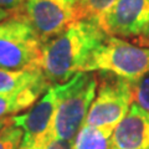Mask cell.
<instances>
[{
    "label": "cell",
    "instance_id": "6da1fadb",
    "mask_svg": "<svg viewBox=\"0 0 149 149\" xmlns=\"http://www.w3.org/2000/svg\"><path fill=\"white\" fill-rule=\"evenodd\" d=\"M107 39L93 20H77L42 45L40 70L51 85L70 81L83 72L91 55Z\"/></svg>",
    "mask_w": 149,
    "mask_h": 149
},
{
    "label": "cell",
    "instance_id": "7a4b0ae2",
    "mask_svg": "<svg viewBox=\"0 0 149 149\" xmlns=\"http://www.w3.org/2000/svg\"><path fill=\"white\" fill-rule=\"evenodd\" d=\"M97 85V78L91 72H78L67 82L52 85L56 107L49 127L51 138L74 141L96 97Z\"/></svg>",
    "mask_w": 149,
    "mask_h": 149
},
{
    "label": "cell",
    "instance_id": "3957f363",
    "mask_svg": "<svg viewBox=\"0 0 149 149\" xmlns=\"http://www.w3.org/2000/svg\"><path fill=\"white\" fill-rule=\"evenodd\" d=\"M93 71L108 72L133 83L149 72V49L107 36L93 51L83 70V72Z\"/></svg>",
    "mask_w": 149,
    "mask_h": 149
},
{
    "label": "cell",
    "instance_id": "277c9868",
    "mask_svg": "<svg viewBox=\"0 0 149 149\" xmlns=\"http://www.w3.org/2000/svg\"><path fill=\"white\" fill-rule=\"evenodd\" d=\"M42 45L32 26L14 13L0 22V68L40 70Z\"/></svg>",
    "mask_w": 149,
    "mask_h": 149
},
{
    "label": "cell",
    "instance_id": "5b68a950",
    "mask_svg": "<svg viewBox=\"0 0 149 149\" xmlns=\"http://www.w3.org/2000/svg\"><path fill=\"white\" fill-rule=\"evenodd\" d=\"M101 82L83 124L116 129L133 103L132 83L108 72H101Z\"/></svg>",
    "mask_w": 149,
    "mask_h": 149
},
{
    "label": "cell",
    "instance_id": "8992f818",
    "mask_svg": "<svg viewBox=\"0 0 149 149\" xmlns=\"http://www.w3.org/2000/svg\"><path fill=\"white\" fill-rule=\"evenodd\" d=\"M15 14L32 26L42 42L60 35L78 19V0H25Z\"/></svg>",
    "mask_w": 149,
    "mask_h": 149
},
{
    "label": "cell",
    "instance_id": "52a82bcc",
    "mask_svg": "<svg viewBox=\"0 0 149 149\" xmlns=\"http://www.w3.org/2000/svg\"><path fill=\"white\" fill-rule=\"evenodd\" d=\"M95 21L107 36L138 37L149 27V0H116Z\"/></svg>",
    "mask_w": 149,
    "mask_h": 149
},
{
    "label": "cell",
    "instance_id": "ba28073f",
    "mask_svg": "<svg viewBox=\"0 0 149 149\" xmlns=\"http://www.w3.org/2000/svg\"><path fill=\"white\" fill-rule=\"evenodd\" d=\"M56 107V92L51 85L36 103L25 113L10 117L11 123L24 132L20 147H29L49 133V127Z\"/></svg>",
    "mask_w": 149,
    "mask_h": 149
},
{
    "label": "cell",
    "instance_id": "9c48e42d",
    "mask_svg": "<svg viewBox=\"0 0 149 149\" xmlns=\"http://www.w3.org/2000/svg\"><path fill=\"white\" fill-rule=\"evenodd\" d=\"M112 149H149V111L133 102L113 130Z\"/></svg>",
    "mask_w": 149,
    "mask_h": 149
},
{
    "label": "cell",
    "instance_id": "30bf717a",
    "mask_svg": "<svg viewBox=\"0 0 149 149\" xmlns=\"http://www.w3.org/2000/svg\"><path fill=\"white\" fill-rule=\"evenodd\" d=\"M51 83L46 80L41 70H5L0 68V93H13L34 87L49 88Z\"/></svg>",
    "mask_w": 149,
    "mask_h": 149
},
{
    "label": "cell",
    "instance_id": "8fae6325",
    "mask_svg": "<svg viewBox=\"0 0 149 149\" xmlns=\"http://www.w3.org/2000/svg\"><path fill=\"white\" fill-rule=\"evenodd\" d=\"M49 88L34 87L20 92L0 93V118H9L25 109H29Z\"/></svg>",
    "mask_w": 149,
    "mask_h": 149
},
{
    "label": "cell",
    "instance_id": "7c38bea8",
    "mask_svg": "<svg viewBox=\"0 0 149 149\" xmlns=\"http://www.w3.org/2000/svg\"><path fill=\"white\" fill-rule=\"evenodd\" d=\"M113 129L83 124L73 141V149H112Z\"/></svg>",
    "mask_w": 149,
    "mask_h": 149
},
{
    "label": "cell",
    "instance_id": "4fadbf2b",
    "mask_svg": "<svg viewBox=\"0 0 149 149\" xmlns=\"http://www.w3.org/2000/svg\"><path fill=\"white\" fill-rule=\"evenodd\" d=\"M114 1L116 0H78V19L95 21Z\"/></svg>",
    "mask_w": 149,
    "mask_h": 149
},
{
    "label": "cell",
    "instance_id": "5bb4252c",
    "mask_svg": "<svg viewBox=\"0 0 149 149\" xmlns=\"http://www.w3.org/2000/svg\"><path fill=\"white\" fill-rule=\"evenodd\" d=\"M24 132L11 122L0 130V149H19Z\"/></svg>",
    "mask_w": 149,
    "mask_h": 149
},
{
    "label": "cell",
    "instance_id": "9a60e30c",
    "mask_svg": "<svg viewBox=\"0 0 149 149\" xmlns=\"http://www.w3.org/2000/svg\"><path fill=\"white\" fill-rule=\"evenodd\" d=\"M133 102L149 111V72L132 83Z\"/></svg>",
    "mask_w": 149,
    "mask_h": 149
},
{
    "label": "cell",
    "instance_id": "2e32d148",
    "mask_svg": "<svg viewBox=\"0 0 149 149\" xmlns=\"http://www.w3.org/2000/svg\"><path fill=\"white\" fill-rule=\"evenodd\" d=\"M19 149H73V141H61L49 136V133L29 147H19Z\"/></svg>",
    "mask_w": 149,
    "mask_h": 149
},
{
    "label": "cell",
    "instance_id": "e0dca14e",
    "mask_svg": "<svg viewBox=\"0 0 149 149\" xmlns=\"http://www.w3.org/2000/svg\"><path fill=\"white\" fill-rule=\"evenodd\" d=\"M25 0H0V9L15 13L21 8Z\"/></svg>",
    "mask_w": 149,
    "mask_h": 149
},
{
    "label": "cell",
    "instance_id": "ac0fdd59",
    "mask_svg": "<svg viewBox=\"0 0 149 149\" xmlns=\"http://www.w3.org/2000/svg\"><path fill=\"white\" fill-rule=\"evenodd\" d=\"M137 41H138L139 45L143 46V47H148L149 49V27L146 30L144 34H142L141 36H138Z\"/></svg>",
    "mask_w": 149,
    "mask_h": 149
},
{
    "label": "cell",
    "instance_id": "d6986e66",
    "mask_svg": "<svg viewBox=\"0 0 149 149\" xmlns=\"http://www.w3.org/2000/svg\"><path fill=\"white\" fill-rule=\"evenodd\" d=\"M13 11H9V10H4V9H0V22L6 20L8 17H10L13 15Z\"/></svg>",
    "mask_w": 149,
    "mask_h": 149
},
{
    "label": "cell",
    "instance_id": "ffe728a7",
    "mask_svg": "<svg viewBox=\"0 0 149 149\" xmlns=\"http://www.w3.org/2000/svg\"><path fill=\"white\" fill-rule=\"evenodd\" d=\"M10 122H11L10 117H9V118H0V130H1L4 127H5V125H8Z\"/></svg>",
    "mask_w": 149,
    "mask_h": 149
}]
</instances>
